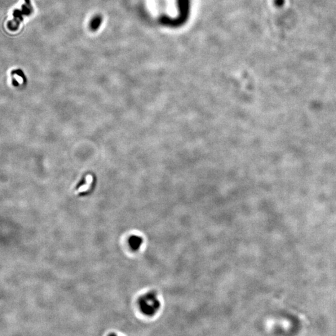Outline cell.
<instances>
[{
  "instance_id": "cell-1",
  "label": "cell",
  "mask_w": 336,
  "mask_h": 336,
  "mask_svg": "<svg viewBox=\"0 0 336 336\" xmlns=\"http://www.w3.org/2000/svg\"><path fill=\"white\" fill-rule=\"evenodd\" d=\"M142 306H144V311L149 314L153 313L159 307V301L155 296L149 294L145 296L143 299Z\"/></svg>"
},
{
  "instance_id": "cell-2",
  "label": "cell",
  "mask_w": 336,
  "mask_h": 336,
  "mask_svg": "<svg viewBox=\"0 0 336 336\" xmlns=\"http://www.w3.org/2000/svg\"><path fill=\"white\" fill-rule=\"evenodd\" d=\"M131 244L133 246V247L136 248V247H138L139 246H140L142 241L140 238L138 237L137 236H135V237H133L131 238Z\"/></svg>"
}]
</instances>
